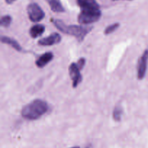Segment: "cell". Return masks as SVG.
I'll return each instance as SVG.
<instances>
[{
    "instance_id": "10",
    "label": "cell",
    "mask_w": 148,
    "mask_h": 148,
    "mask_svg": "<svg viewBox=\"0 0 148 148\" xmlns=\"http://www.w3.org/2000/svg\"><path fill=\"white\" fill-rule=\"evenodd\" d=\"M45 31L44 25L40 24L35 25L32 26L31 28L30 29V35L32 38H36L38 36H40Z\"/></svg>"
},
{
    "instance_id": "17",
    "label": "cell",
    "mask_w": 148,
    "mask_h": 148,
    "mask_svg": "<svg viewBox=\"0 0 148 148\" xmlns=\"http://www.w3.org/2000/svg\"><path fill=\"white\" fill-rule=\"evenodd\" d=\"M16 1V0H5L6 3H7V4H12V3L14 2V1Z\"/></svg>"
},
{
    "instance_id": "14",
    "label": "cell",
    "mask_w": 148,
    "mask_h": 148,
    "mask_svg": "<svg viewBox=\"0 0 148 148\" xmlns=\"http://www.w3.org/2000/svg\"><path fill=\"white\" fill-rule=\"evenodd\" d=\"M12 17L10 15H4L1 18V26L2 27H9L11 24Z\"/></svg>"
},
{
    "instance_id": "16",
    "label": "cell",
    "mask_w": 148,
    "mask_h": 148,
    "mask_svg": "<svg viewBox=\"0 0 148 148\" xmlns=\"http://www.w3.org/2000/svg\"><path fill=\"white\" fill-rule=\"evenodd\" d=\"M77 65L78 68H79L80 70H82V68L84 67V66H85V59H84V58H81V59H79V60H78V62H77Z\"/></svg>"
},
{
    "instance_id": "19",
    "label": "cell",
    "mask_w": 148,
    "mask_h": 148,
    "mask_svg": "<svg viewBox=\"0 0 148 148\" xmlns=\"http://www.w3.org/2000/svg\"><path fill=\"white\" fill-rule=\"evenodd\" d=\"M112 1H117V0H112ZM128 1H132V0H128Z\"/></svg>"
},
{
    "instance_id": "9",
    "label": "cell",
    "mask_w": 148,
    "mask_h": 148,
    "mask_svg": "<svg viewBox=\"0 0 148 148\" xmlns=\"http://www.w3.org/2000/svg\"><path fill=\"white\" fill-rule=\"evenodd\" d=\"M53 55L51 52H47V53H43L41 56H39L38 59L36 61V66L39 68L44 67L49 62H50L53 59Z\"/></svg>"
},
{
    "instance_id": "5",
    "label": "cell",
    "mask_w": 148,
    "mask_h": 148,
    "mask_svg": "<svg viewBox=\"0 0 148 148\" xmlns=\"http://www.w3.org/2000/svg\"><path fill=\"white\" fill-rule=\"evenodd\" d=\"M148 62V50L145 51L143 54L139 59L137 65V78L139 79H143L145 77L147 71Z\"/></svg>"
},
{
    "instance_id": "6",
    "label": "cell",
    "mask_w": 148,
    "mask_h": 148,
    "mask_svg": "<svg viewBox=\"0 0 148 148\" xmlns=\"http://www.w3.org/2000/svg\"><path fill=\"white\" fill-rule=\"evenodd\" d=\"M79 71H80V69L78 68L76 63L71 64L69 67V72L70 77L72 80V85H73V88H77V85L82 82V77Z\"/></svg>"
},
{
    "instance_id": "1",
    "label": "cell",
    "mask_w": 148,
    "mask_h": 148,
    "mask_svg": "<svg viewBox=\"0 0 148 148\" xmlns=\"http://www.w3.org/2000/svg\"><path fill=\"white\" fill-rule=\"evenodd\" d=\"M49 111V105L46 101L36 99L27 104L23 108L21 115L28 120H36L40 118Z\"/></svg>"
},
{
    "instance_id": "15",
    "label": "cell",
    "mask_w": 148,
    "mask_h": 148,
    "mask_svg": "<svg viewBox=\"0 0 148 148\" xmlns=\"http://www.w3.org/2000/svg\"><path fill=\"white\" fill-rule=\"evenodd\" d=\"M119 27V23H114V24L108 26V27L106 28L105 30V34L106 35H108L110 33H113L114 31H115L118 27Z\"/></svg>"
},
{
    "instance_id": "12",
    "label": "cell",
    "mask_w": 148,
    "mask_h": 148,
    "mask_svg": "<svg viewBox=\"0 0 148 148\" xmlns=\"http://www.w3.org/2000/svg\"><path fill=\"white\" fill-rule=\"evenodd\" d=\"M1 43H7V44L10 45L13 49L17 50V51H21L23 50V49H22V47L20 46V45L14 39L11 38L7 37V36H1Z\"/></svg>"
},
{
    "instance_id": "11",
    "label": "cell",
    "mask_w": 148,
    "mask_h": 148,
    "mask_svg": "<svg viewBox=\"0 0 148 148\" xmlns=\"http://www.w3.org/2000/svg\"><path fill=\"white\" fill-rule=\"evenodd\" d=\"M49 4L51 10L54 12H64V8L62 6L60 0H46Z\"/></svg>"
},
{
    "instance_id": "3",
    "label": "cell",
    "mask_w": 148,
    "mask_h": 148,
    "mask_svg": "<svg viewBox=\"0 0 148 148\" xmlns=\"http://www.w3.org/2000/svg\"><path fill=\"white\" fill-rule=\"evenodd\" d=\"M101 17V10H82L78 15L79 23L83 25L90 24L97 22Z\"/></svg>"
},
{
    "instance_id": "4",
    "label": "cell",
    "mask_w": 148,
    "mask_h": 148,
    "mask_svg": "<svg viewBox=\"0 0 148 148\" xmlns=\"http://www.w3.org/2000/svg\"><path fill=\"white\" fill-rule=\"evenodd\" d=\"M28 17L32 22L38 23L43 20L45 17V13L41 7L37 3H30L27 7Z\"/></svg>"
},
{
    "instance_id": "8",
    "label": "cell",
    "mask_w": 148,
    "mask_h": 148,
    "mask_svg": "<svg viewBox=\"0 0 148 148\" xmlns=\"http://www.w3.org/2000/svg\"><path fill=\"white\" fill-rule=\"evenodd\" d=\"M78 6L82 10H99L100 5L96 0H77Z\"/></svg>"
},
{
    "instance_id": "2",
    "label": "cell",
    "mask_w": 148,
    "mask_h": 148,
    "mask_svg": "<svg viewBox=\"0 0 148 148\" xmlns=\"http://www.w3.org/2000/svg\"><path fill=\"white\" fill-rule=\"evenodd\" d=\"M53 25L61 32L67 35L75 36L79 41H82L85 36L92 29V27H88V26L75 25H67L60 20H53Z\"/></svg>"
},
{
    "instance_id": "18",
    "label": "cell",
    "mask_w": 148,
    "mask_h": 148,
    "mask_svg": "<svg viewBox=\"0 0 148 148\" xmlns=\"http://www.w3.org/2000/svg\"><path fill=\"white\" fill-rule=\"evenodd\" d=\"M72 148H79V147H72Z\"/></svg>"
},
{
    "instance_id": "13",
    "label": "cell",
    "mask_w": 148,
    "mask_h": 148,
    "mask_svg": "<svg viewBox=\"0 0 148 148\" xmlns=\"http://www.w3.org/2000/svg\"><path fill=\"white\" fill-rule=\"evenodd\" d=\"M121 114H122V110L120 107H116L113 112V118L115 121H119L121 119Z\"/></svg>"
},
{
    "instance_id": "7",
    "label": "cell",
    "mask_w": 148,
    "mask_h": 148,
    "mask_svg": "<svg viewBox=\"0 0 148 148\" xmlns=\"http://www.w3.org/2000/svg\"><path fill=\"white\" fill-rule=\"evenodd\" d=\"M61 40H62V38H61L60 35L57 33H51L48 37L39 40L38 43L40 46H52V45L57 44L61 41Z\"/></svg>"
}]
</instances>
